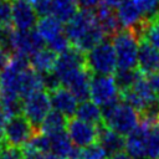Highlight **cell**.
I'll return each mask as SVG.
<instances>
[{"label":"cell","mask_w":159,"mask_h":159,"mask_svg":"<svg viewBox=\"0 0 159 159\" xmlns=\"http://www.w3.org/2000/svg\"><path fill=\"white\" fill-rule=\"evenodd\" d=\"M102 116L103 123L108 128L122 135H128L132 130H134L138 127L140 122L138 112L124 101H118L111 106L103 107Z\"/></svg>","instance_id":"6da1fadb"},{"label":"cell","mask_w":159,"mask_h":159,"mask_svg":"<svg viewBox=\"0 0 159 159\" xmlns=\"http://www.w3.org/2000/svg\"><path fill=\"white\" fill-rule=\"evenodd\" d=\"M43 40L36 30H19L5 27L0 46L14 53L30 57L43 47Z\"/></svg>","instance_id":"7a4b0ae2"},{"label":"cell","mask_w":159,"mask_h":159,"mask_svg":"<svg viewBox=\"0 0 159 159\" xmlns=\"http://www.w3.org/2000/svg\"><path fill=\"white\" fill-rule=\"evenodd\" d=\"M112 45L117 56V68H135L139 37L134 30L123 29L113 35Z\"/></svg>","instance_id":"3957f363"},{"label":"cell","mask_w":159,"mask_h":159,"mask_svg":"<svg viewBox=\"0 0 159 159\" xmlns=\"http://www.w3.org/2000/svg\"><path fill=\"white\" fill-rule=\"evenodd\" d=\"M86 67L94 75H113L117 71V56L112 42L101 41L84 55Z\"/></svg>","instance_id":"277c9868"},{"label":"cell","mask_w":159,"mask_h":159,"mask_svg":"<svg viewBox=\"0 0 159 159\" xmlns=\"http://www.w3.org/2000/svg\"><path fill=\"white\" fill-rule=\"evenodd\" d=\"M120 94L123 101L130 107H133L138 113H143L150 107L159 103V99L155 97V94L149 87L148 80L142 73H139L133 86L129 89L120 92Z\"/></svg>","instance_id":"5b68a950"},{"label":"cell","mask_w":159,"mask_h":159,"mask_svg":"<svg viewBox=\"0 0 159 159\" xmlns=\"http://www.w3.org/2000/svg\"><path fill=\"white\" fill-rule=\"evenodd\" d=\"M119 88L111 75H94L89 82V98L99 107H107L119 101Z\"/></svg>","instance_id":"8992f818"},{"label":"cell","mask_w":159,"mask_h":159,"mask_svg":"<svg viewBox=\"0 0 159 159\" xmlns=\"http://www.w3.org/2000/svg\"><path fill=\"white\" fill-rule=\"evenodd\" d=\"M34 134H35V127L30 123V120L25 116L16 114L9 118L6 122L2 143L21 148L32 138Z\"/></svg>","instance_id":"52a82bcc"},{"label":"cell","mask_w":159,"mask_h":159,"mask_svg":"<svg viewBox=\"0 0 159 159\" xmlns=\"http://www.w3.org/2000/svg\"><path fill=\"white\" fill-rule=\"evenodd\" d=\"M51 107L50 94L43 89L27 96L21 102V112L34 127H39L41 124L43 118L51 111Z\"/></svg>","instance_id":"ba28073f"},{"label":"cell","mask_w":159,"mask_h":159,"mask_svg":"<svg viewBox=\"0 0 159 159\" xmlns=\"http://www.w3.org/2000/svg\"><path fill=\"white\" fill-rule=\"evenodd\" d=\"M98 25L96 15L92 10L82 9L67 21L65 26V34L71 45H76L82 37H84L93 27Z\"/></svg>","instance_id":"9c48e42d"},{"label":"cell","mask_w":159,"mask_h":159,"mask_svg":"<svg viewBox=\"0 0 159 159\" xmlns=\"http://www.w3.org/2000/svg\"><path fill=\"white\" fill-rule=\"evenodd\" d=\"M66 129L71 142L77 148H84L98 140V127L77 117L68 118Z\"/></svg>","instance_id":"30bf717a"},{"label":"cell","mask_w":159,"mask_h":159,"mask_svg":"<svg viewBox=\"0 0 159 159\" xmlns=\"http://www.w3.org/2000/svg\"><path fill=\"white\" fill-rule=\"evenodd\" d=\"M84 66V53H82L75 47H70L66 51L57 55V61L53 72L58 77L60 82H62L66 77H68L70 75L75 73Z\"/></svg>","instance_id":"8fae6325"},{"label":"cell","mask_w":159,"mask_h":159,"mask_svg":"<svg viewBox=\"0 0 159 159\" xmlns=\"http://www.w3.org/2000/svg\"><path fill=\"white\" fill-rule=\"evenodd\" d=\"M150 123L140 119L138 127L132 130L125 138V152L132 159H145L147 158V143L149 134Z\"/></svg>","instance_id":"7c38bea8"},{"label":"cell","mask_w":159,"mask_h":159,"mask_svg":"<svg viewBox=\"0 0 159 159\" xmlns=\"http://www.w3.org/2000/svg\"><path fill=\"white\" fill-rule=\"evenodd\" d=\"M12 25L19 30H31L37 22V14L31 0H10Z\"/></svg>","instance_id":"4fadbf2b"},{"label":"cell","mask_w":159,"mask_h":159,"mask_svg":"<svg viewBox=\"0 0 159 159\" xmlns=\"http://www.w3.org/2000/svg\"><path fill=\"white\" fill-rule=\"evenodd\" d=\"M116 14L119 25H122L123 29H130L134 31H137L147 19L134 0H123L117 6Z\"/></svg>","instance_id":"5bb4252c"},{"label":"cell","mask_w":159,"mask_h":159,"mask_svg":"<svg viewBox=\"0 0 159 159\" xmlns=\"http://www.w3.org/2000/svg\"><path fill=\"white\" fill-rule=\"evenodd\" d=\"M137 67L138 71L144 76L159 72V50L152 46L149 42L139 40Z\"/></svg>","instance_id":"9a60e30c"},{"label":"cell","mask_w":159,"mask_h":159,"mask_svg":"<svg viewBox=\"0 0 159 159\" xmlns=\"http://www.w3.org/2000/svg\"><path fill=\"white\" fill-rule=\"evenodd\" d=\"M50 101L53 109L63 114L66 118L75 116L78 106V99L76 96L68 88L61 86L50 92Z\"/></svg>","instance_id":"2e32d148"},{"label":"cell","mask_w":159,"mask_h":159,"mask_svg":"<svg viewBox=\"0 0 159 159\" xmlns=\"http://www.w3.org/2000/svg\"><path fill=\"white\" fill-rule=\"evenodd\" d=\"M91 72L84 66L76 71L75 73L66 77L61 84L68 88L78 101H84L89 97V82H91Z\"/></svg>","instance_id":"e0dca14e"},{"label":"cell","mask_w":159,"mask_h":159,"mask_svg":"<svg viewBox=\"0 0 159 159\" xmlns=\"http://www.w3.org/2000/svg\"><path fill=\"white\" fill-rule=\"evenodd\" d=\"M57 61V53L51 48H40L29 57L30 67L40 75H47L53 72Z\"/></svg>","instance_id":"ac0fdd59"},{"label":"cell","mask_w":159,"mask_h":159,"mask_svg":"<svg viewBox=\"0 0 159 159\" xmlns=\"http://www.w3.org/2000/svg\"><path fill=\"white\" fill-rule=\"evenodd\" d=\"M36 31L42 37L43 42L48 45L55 39L65 34V27L58 19L52 15H46L41 16V19L36 22Z\"/></svg>","instance_id":"d6986e66"},{"label":"cell","mask_w":159,"mask_h":159,"mask_svg":"<svg viewBox=\"0 0 159 159\" xmlns=\"http://www.w3.org/2000/svg\"><path fill=\"white\" fill-rule=\"evenodd\" d=\"M45 88L43 84V76L34 71L32 68L27 67L22 71L20 76V83H19V94L20 98H26L27 96L41 91Z\"/></svg>","instance_id":"ffe728a7"},{"label":"cell","mask_w":159,"mask_h":159,"mask_svg":"<svg viewBox=\"0 0 159 159\" xmlns=\"http://www.w3.org/2000/svg\"><path fill=\"white\" fill-rule=\"evenodd\" d=\"M97 142L107 150L108 154L122 150L124 149V145H125L124 135L112 130L104 123H101L98 127V140Z\"/></svg>","instance_id":"44dd1931"},{"label":"cell","mask_w":159,"mask_h":159,"mask_svg":"<svg viewBox=\"0 0 159 159\" xmlns=\"http://www.w3.org/2000/svg\"><path fill=\"white\" fill-rule=\"evenodd\" d=\"M50 142H51V153L62 157L65 159H75L77 153H78V148L73 147V143L71 142L67 132L62 130L60 133L52 134L50 135Z\"/></svg>","instance_id":"7402d4cb"},{"label":"cell","mask_w":159,"mask_h":159,"mask_svg":"<svg viewBox=\"0 0 159 159\" xmlns=\"http://www.w3.org/2000/svg\"><path fill=\"white\" fill-rule=\"evenodd\" d=\"M94 15L98 25L101 26V29L106 35H114L118 31L119 21L112 6L107 4H99L97 6V11Z\"/></svg>","instance_id":"603a6c76"},{"label":"cell","mask_w":159,"mask_h":159,"mask_svg":"<svg viewBox=\"0 0 159 159\" xmlns=\"http://www.w3.org/2000/svg\"><path fill=\"white\" fill-rule=\"evenodd\" d=\"M75 116L84 122L92 123V124H101L103 123V116H102V108L94 103L93 101H81L78 103Z\"/></svg>","instance_id":"cb8c5ba5"},{"label":"cell","mask_w":159,"mask_h":159,"mask_svg":"<svg viewBox=\"0 0 159 159\" xmlns=\"http://www.w3.org/2000/svg\"><path fill=\"white\" fill-rule=\"evenodd\" d=\"M135 32L139 40H144L159 50V14L145 19V21Z\"/></svg>","instance_id":"d4e9b609"},{"label":"cell","mask_w":159,"mask_h":159,"mask_svg":"<svg viewBox=\"0 0 159 159\" xmlns=\"http://www.w3.org/2000/svg\"><path fill=\"white\" fill-rule=\"evenodd\" d=\"M67 125V119L63 114H61L57 111H50L48 114L43 118V120L41 122L40 127V132L46 134V135H52L56 133H60L62 130L66 129Z\"/></svg>","instance_id":"484cf974"},{"label":"cell","mask_w":159,"mask_h":159,"mask_svg":"<svg viewBox=\"0 0 159 159\" xmlns=\"http://www.w3.org/2000/svg\"><path fill=\"white\" fill-rule=\"evenodd\" d=\"M78 11V4L76 0H51L50 15L58 19L61 22H67Z\"/></svg>","instance_id":"4316f807"},{"label":"cell","mask_w":159,"mask_h":159,"mask_svg":"<svg viewBox=\"0 0 159 159\" xmlns=\"http://www.w3.org/2000/svg\"><path fill=\"white\" fill-rule=\"evenodd\" d=\"M139 71H134V68H118L114 75L116 83L119 88V92H124L129 89L137 77L139 76Z\"/></svg>","instance_id":"83f0119b"},{"label":"cell","mask_w":159,"mask_h":159,"mask_svg":"<svg viewBox=\"0 0 159 159\" xmlns=\"http://www.w3.org/2000/svg\"><path fill=\"white\" fill-rule=\"evenodd\" d=\"M157 158H159V120L150 124L147 143V159Z\"/></svg>","instance_id":"f1b7e54d"},{"label":"cell","mask_w":159,"mask_h":159,"mask_svg":"<svg viewBox=\"0 0 159 159\" xmlns=\"http://www.w3.org/2000/svg\"><path fill=\"white\" fill-rule=\"evenodd\" d=\"M75 159H108V153L99 143H93L84 148H78Z\"/></svg>","instance_id":"f546056e"},{"label":"cell","mask_w":159,"mask_h":159,"mask_svg":"<svg viewBox=\"0 0 159 159\" xmlns=\"http://www.w3.org/2000/svg\"><path fill=\"white\" fill-rule=\"evenodd\" d=\"M11 24H12L11 1L1 0L0 1V25L2 27H10Z\"/></svg>","instance_id":"4dcf8cb0"},{"label":"cell","mask_w":159,"mask_h":159,"mask_svg":"<svg viewBox=\"0 0 159 159\" xmlns=\"http://www.w3.org/2000/svg\"><path fill=\"white\" fill-rule=\"evenodd\" d=\"M138 6L142 9L144 16L147 19L149 17H153L155 16L158 12V9H159V0H134Z\"/></svg>","instance_id":"1f68e13d"},{"label":"cell","mask_w":159,"mask_h":159,"mask_svg":"<svg viewBox=\"0 0 159 159\" xmlns=\"http://www.w3.org/2000/svg\"><path fill=\"white\" fill-rule=\"evenodd\" d=\"M0 159H24L21 149L9 144L0 143Z\"/></svg>","instance_id":"d6a6232c"},{"label":"cell","mask_w":159,"mask_h":159,"mask_svg":"<svg viewBox=\"0 0 159 159\" xmlns=\"http://www.w3.org/2000/svg\"><path fill=\"white\" fill-rule=\"evenodd\" d=\"M31 4L40 16L50 15L51 12V0H31Z\"/></svg>","instance_id":"836d02e7"},{"label":"cell","mask_w":159,"mask_h":159,"mask_svg":"<svg viewBox=\"0 0 159 159\" xmlns=\"http://www.w3.org/2000/svg\"><path fill=\"white\" fill-rule=\"evenodd\" d=\"M147 80H148V83H149L150 89L153 91V93L155 94V97L159 99V72H155V73L149 75V77Z\"/></svg>","instance_id":"e575fe53"},{"label":"cell","mask_w":159,"mask_h":159,"mask_svg":"<svg viewBox=\"0 0 159 159\" xmlns=\"http://www.w3.org/2000/svg\"><path fill=\"white\" fill-rule=\"evenodd\" d=\"M76 1H77L78 6H81L82 9H88V10H91V9L97 7V6L101 4L102 0H76Z\"/></svg>","instance_id":"d590c367"},{"label":"cell","mask_w":159,"mask_h":159,"mask_svg":"<svg viewBox=\"0 0 159 159\" xmlns=\"http://www.w3.org/2000/svg\"><path fill=\"white\" fill-rule=\"evenodd\" d=\"M9 58H10L9 51H7L6 48H4L2 46H0V68H2V67L7 63Z\"/></svg>","instance_id":"8d00e7d4"},{"label":"cell","mask_w":159,"mask_h":159,"mask_svg":"<svg viewBox=\"0 0 159 159\" xmlns=\"http://www.w3.org/2000/svg\"><path fill=\"white\" fill-rule=\"evenodd\" d=\"M108 159H132V158L129 157V154L124 149H122V150H118L116 153L109 154V158Z\"/></svg>","instance_id":"74e56055"},{"label":"cell","mask_w":159,"mask_h":159,"mask_svg":"<svg viewBox=\"0 0 159 159\" xmlns=\"http://www.w3.org/2000/svg\"><path fill=\"white\" fill-rule=\"evenodd\" d=\"M30 159H48V153H36Z\"/></svg>","instance_id":"f35d334b"},{"label":"cell","mask_w":159,"mask_h":159,"mask_svg":"<svg viewBox=\"0 0 159 159\" xmlns=\"http://www.w3.org/2000/svg\"><path fill=\"white\" fill-rule=\"evenodd\" d=\"M122 1L123 0H104V4H107V5L112 6V7H117Z\"/></svg>","instance_id":"ab89813d"},{"label":"cell","mask_w":159,"mask_h":159,"mask_svg":"<svg viewBox=\"0 0 159 159\" xmlns=\"http://www.w3.org/2000/svg\"><path fill=\"white\" fill-rule=\"evenodd\" d=\"M48 159H65V158L58 157V155H56V154H53V153H50V152H48Z\"/></svg>","instance_id":"60d3db41"},{"label":"cell","mask_w":159,"mask_h":159,"mask_svg":"<svg viewBox=\"0 0 159 159\" xmlns=\"http://www.w3.org/2000/svg\"><path fill=\"white\" fill-rule=\"evenodd\" d=\"M4 31H5V27H2V26L0 25V42H1L2 36H4Z\"/></svg>","instance_id":"b9f144b4"},{"label":"cell","mask_w":159,"mask_h":159,"mask_svg":"<svg viewBox=\"0 0 159 159\" xmlns=\"http://www.w3.org/2000/svg\"><path fill=\"white\" fill-rule=\"evenodd\" d=\"M157 159H159V158H157Z\"/></svg>","instance_id":"7bdbcfd3"},{"label":"cell","mask_w":159,"mask_h":159,"mask_svg":"<svg viewBox=\"0 0 159 159\" xmlns=\"http://www.w3.org/2000/svg\"><path fill=\"white\" fill-rule=\"evenodd\" d=\"M0 1H1V0H0Z\"/></svg>","instance_id":"ee69618b"}]
</instances>
